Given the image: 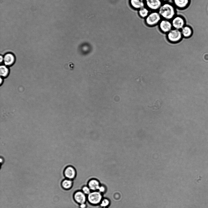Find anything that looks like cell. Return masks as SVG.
<instances>
[{
  "mask_svg": "<svg viewBox=\"0 0 208 208\" xmlns=\"http://www.w3.org/2000/svg\"><path fill=\"white\" fill-rule=\"evenodd\" d=\"M175 8L173 4L165 2L162 4L158 12L162 18L171 20L176 16Z\"/></svg>",
  "mask_w": 208,
  "mask_h": 208,
  "instance_id": "cell-1",
  "label": "cell"
},
{
  "mask_svg": "<svg viewBox=\"0 0 208 208\" xmlns=\"http://www.w3.org/2000/svg\"><path fill=\"white\" fill-rule=\"evenodd\" d=\"M162 18L158 11H152L145 19V23L148 26H154L159 24Z\"/></svg>",
  "mask_w": 208,
  "mask_h": 208,
  "instance_id": "cell-2",
  "label": "cell"
},
{
  "mask_svg": "<svg viewBox=\"0 0 208 208\" xmlns=\"http://www.w3.org/2000/svg\"><path fill=\"white\" fill-rule=\"evenodd\" d=\"M183 36L180 30L172 28L167 34V38L169 41L176 43L182 39Z\"/></svg>",
  "mask_w": 208,
  "mask_h": 208,
  "instance_id": "cell-3",
  "label": "cell"
},
{
  "mask_svg": "<svg viewBox=\"0 0 208 208\" xmlns=\"http://www.w3.org/2000/svg\"><path fill=\"white\" fill-rule=\"evenodd\" d=\"M103 198L102 194L98 191H91L87 195L88 201L94 205L99 204Z\"/></svg>",
  "mask_w": 208,
  "mask_h": 208,
  "instance_id": "cell-4",
  "label": "cell"
},
{
  "mask_svg": "<svg viewBox=\"0 0 208 208\" xmlns=\"http://www.w3.org/2000/svg\"><path fill=\"white\" fill-rule=\"evenodd\" d=\"M173 28L181 30L185 25L184 18L180 16H175L171 20Z\"/></svg>",
  "mask_w": 208,
  "mask_h": 208,
  "instance_id": "cell-5",
  "label": "cell"
},
{
  "mask_svg": "<svg viewBox=\"0 0 208 208\" xmlns=\"http://www.w3.org/2000/svg\"><path fill=\"white\" fill-rule=\"evenodd\" d=\"M145 0V6L152 11H158L163 4L161 0Z\"/></svg>",
  "mask_w": 208,
  "mask_h": 208,
  "instance_id": "cell-6",
  "label": "cell"
},
{
  "mask_svg": "<svg viewBox=\"0 0 208 208\" xmlns=\"http://www.w3.org/2000/svg\"><path fill=\"white\" fill-rule=\"evenodd\" d=\"M159 28L162 32L167 34L172 28L171 20L162 19L158 24Z\"/></svg>",
  "mask_w": 208,
  "mask_h": 208,
  "instance_id": "cell-7",
  "label": "cell"
},
{
  "mask_svg": "<svg viewBox=\"0 0 208 208\" xmlns=\"http://www.w3.org/2000/svg\"><path fill=\"white\" fill-rule=\"evenodd\" d=\"M63 173L66 178L73 180L76 176V172L75 168L73 166L69 165L65 168Z\"/></svg>",
  "mask_w": 208,
  "mask_h": 208,
  "instance_id": "cell-8",
  "label": "cell"
},
{
  "mask_svg": "<svg viewBox=\"0 0 208 208\" xmlns=\"http://www.w3.org/2000/svg\"><path fill=\"white\" fill-rule=\"evenodd\" d=\"M73 197L75 201L79 204L85 203L87 199V195L82 191L76 192L74 194Z\"/></svg>",
  "mask_w": 208,
  "mask_h": 208,
  "instance_id": "cell-9",
  "label": "cell"
},
{
  "mask_svg": "<svg viewBox=\"0 0 208 208\" xmlns=\"http://www.w3.org/2000/svg\"><path fill=\"white\" fill-rule=\"evenodd\" d=\"M175 7L180 9H185L190 4V0H172Z\"/></svg>",
  "mask_w": 208,
  "mask_h": 208,
  "instance_id": "cell-10",
  "label": "cell"
},
{
  "mask_svg": "<svg viewBox=\"0 0 208 208\" xmlns=\"http://www.w3.org/2000/svg\"><path fill=\"white\" fill-rule=\"evenodd\" d=\"M129 3L132 8L138 10L145 6V0H129Z\"/></svg>",
  "mask_w": 208,
  "mask_h": 208,
  "instance_id": "cell-11",
  "label": "cell"
},
{
  "mask_svg": "<svg viewBox=\"0 0 208 208\" xmlns=\"http://www.w3.org/2000/svg\"><path fill=\"white\" fill-rule=\"evenodd\" d=\"M99 181L96 179H92L88 182L87 186L91 191H98L100 185Z\"/></svg>",
  "mask_w": 208,
  "mask_h": 208,
  "instance_id": "cell-12",
  "label": "cell"
},
{
  "mask_svg": "<svg viewBox=\"0 0 208 208\" xmlns=\"http://www.w3.org/2000/svg\"><path fill=\"white\" fill-rule=\"evenodd\" d=\"M4 58V62L5 65L10 66L12 65L15 61V57L14 55L11 53H8L5 54Z\"/></svg>",
  "mask_w": 208,
  "mask_h": 208,
  "instance_id": "cell-13",
  "label": "cell"
},
{
  "mask_svg": "<svg viewBox=\"0 0 208 208\" xmlns=\"http://www.w3.org/2000/svg\"><path fill=\"white\" fill-rule=\"evenodd\" d=\"M183 37L188 38L191 37L193 34L192 29L189 26L185 25L181 30Z\"/></svg>",
  "mask_w": 208,
  "mask_h": 208,
  "instance_id": "cell-14",
  "label": "cell"
},
{
  "mask_svg": "<svg viewBox=\"0 0 208 208\" xmlns=\"http://www.w3.org/2000/svg\"><path fill=\"white\" fill-rule=\"evenodd\" d=\"M62 188L65 189H69L72 187L73 181L72 180L65 178L61 182Z\"/></svg>",
  "mask_w": 208,
  "mask_h": 208,
  "instance_id": "cell-15",
  "label": "cell"
},
{
  "mask_svg": "<svg viewBox=\"0 0 208 208\" xmlns=\"http://www.w3.org/2000/svg\"><path fill=\"white\" fill-rule=\"evenodd\" d=\"M150 10L146 6L141 8L138 10V13L140 17L145 18L149 15Z\"/></svg>",
  "mask_w": 208,
  "mask_h": 208,
  "instance_id": "cell-16",
  "label": "cell"
},
{
  "mask_svg": "<svg viewBox=\"0 0 208 208\" xmlns=\"http://www.w3.org/2000/svg\"><path fill=\"white\" fill-rule=\"evenodd\" d=\"M9 73V70L5 65H1L0 67V75L2 77L7 76Z\"/></svg>",
  "mask_w": 208,
  "mask_h": 208,
  "instance_id": "cell-17",
  "label": "cell"
},
{
  "mask_svg": "<svg viewBox=\"0 0 208 208\" xmlns=\"http://www.w3.org/2000/svg\"><path fill=\"white\" fill-rule=\"evenodd\" d=\"M110 204V201L107 198H103L99 204L100 206L102 207H107Z\"/></svg>",
  "mask_w": 208,
  "mask_h": 208,
  "instance_id": "cell-18",
  "label": "cell"
},
{
  "mask_svg": "<svg viewBox=\"0 0 208 208\" xmlns=\"http://www.w3.org/2000/svg\"><path fill=\"white\" fill-rule=\"evenodd\" d=\"M82 191L86 195L90 194L91 192V190L87 185L83 186L82 188Z\"/></svg>",
  "mask_w": 208,
  "mask_h": 208,
  "instance_id": "cell-19",
  "label": "cell"
},
{
  "mask_svg": "<svg viewBox=\"0 0 208 208\" xmlns=\"http://www.w3.org/2000/svg\"><path fill=\"white\" fill-rule=\"evenodd\" d=\"M106 188L105 186L103 185H101L98 190V191L102 193L105 192Z\"/></svg>",
  "mask_w": 208,
  "mask_h": 208,
  "instance_id": "cell-20",
  "label": "cell"
},
{
  "mask_svg": "<svg viewBox=\"0 0 208 208\" xmlns=\"http://www.w3.org/2000/svg\"><path fill=\"white\" fill-rule=\"evenodd\" d=\"M86 206L87 205L86 203L79 204V207L80 208H86Z\"/></svg>",
  "mask_w": 208,
  "mask_h": 208,
  "instance_id": "cell-21",
  "label": "cell"
},
{
  "mask_svg": "<svg viewBox=\"0 0 208 208\" xmlns=\"http://www.w3.org/2000/svg\"><path fill=\"white\" fill-rule=\"evenodd\" d=\"M0 63H1L3 61L4 58H3V57L1 55L0 56Z\"/></svg>",
  "mask_w": 208,
  "mask_h": 208,
  "instance_id": "cell-22",
  "label": "cell"
},
{
  "mask_svg": "<svg viewBox=\"0 0 208 208\" xmlns=\"http://www.w3.org/2000/svg\"><path fill=\"white\" fill-rule=\"evenodd\" d=\"M0 80H1V81H0V84H1L2 83V81H3V80H2V79L1 77L0 78Z\"/></svg>",
  "mask_w": 208,
  "mask_h": 208,
  "instance_id": "cell-23",
  "label": "cell"
},
{
  "mask_svg": "<svg viewBox=\"0 0 208 208\" xmlns=\"http://www.w3.org/2000/svg\"><path fill=\"white\" fill-rule=\"evenodd\" d=\"M161 0L162 1H163L165 2V1H167L168 0Z\"/></svg>",
  "mask_w": 208,
  "mask_h": 208,
  "instance_id": "cell-24",
  "label": "cell"
},
{
  "mask_svg": "<svg viewBox=\"0 0 208 208\" xmlns=\"http://www.w3.org/2000/svg\"><path fill=\"white\" fill-rule=\"evenodd\" d=\"M102 208H108L107 207H102Z\"/></svg>",
  "mask_w": 208,
  "mask_h": 208,
  "instance_id": "cell-25",
  "label": "cell"
}]
</instances>
